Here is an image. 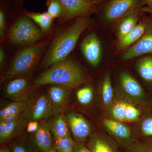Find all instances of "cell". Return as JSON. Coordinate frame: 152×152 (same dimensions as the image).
Listing matches in <instances>:
<instances>
[{
	"instance_id": "cell-34",
	"label": "cell",
	"mask_w": 152,
	"mask_h": 152,
	"mask_svg": "<svg viewBox=\"0 0 152 152\" xmlns=\"http://www.w3.org/2000/svg\"><path fill=\"white\" fill-rule=\"evenodd\" d=\"M39 126V121H31L28 123L27 131L29 133H34L37 130Z\"/></svg>"
},
{
	"instance_id": "cell-24",
	"label": "cell",
	"mask_w": 152,
	"mask_h": 152,
	"mask_svg": "<svg viewBox=\"0 0 152 152\" xmlns=\"http://www.w3.org/2000/svg\"><path fill=\"white\" fill-rule=\"evenodd\" d=\"M102 100L104 105L109 107L111 104L113 98V90L110 74H106L101 87Z\"/></svg>"
},
{
	"instance_id": "cell-25",
	"label": "cell",
	"mask_w": 152,
	"mask_h": 152,
	"mask_svg": "<svg viewBox=\"0 0 152 152\" xmlns=\"http://www.w3.org/2000/svg\"><path fill=\"white\" fill-rule=\"evenodd\" d=\"M28 17L37 23L41 29L44 32H46L50 29L53 24V18L48 12L29 13Z\"/></svg>"
},
{
	"instance_id": "cell-35",
	"label": "cell",
	"mask_w": 152,
	"mask_h": 152,
	"mask_svg": "<svg viewBox=\"0 0 152 152\" xmlns=\"http://www.w3.org/2000/svg\"><path fill=\"white\" fill-rule=\"evenodd\" d=\"M5 27V18L4 13L0 11V37L2 39L4 34Z\"/></svg>"
},
{
	"instance_id": "cell-8",
	"label": "cell",
	"mask_w": 152,
	"mask_h": 152,
	"mask_svg": "<svg viewBox=\"0 0 152 152\" xmlns=\"http://www.w3.org/2000/svg\"><path fill=\"white\" fill-rule=\"evenodd\" d=\"M32 85L24 78H17L12 80L6 86L4 94L14 102L29 101L32 94Z\"/></svg>"
},
{
	"instance_id": "cell-7",
	"label": "cell",
	"mask_w": 152,
	"mask_h": 152,
	"mask_svg": "<svg viewBox=\"0 0 152 152\" xmlns=\"http://www.w3.org/2000/svg\"><path fill=\"white\" fill-rule=\"evenodd\" d=\"M120 83L123 91L128 96L138 101L144 105L151 108L152 98L150 97L140 84L128 73L123 72L120 75Z\"/></svg>"
},
{
	"instance_id": "cell-18",
	"label": "cell",
	"mask_w": 152,
	"mask_h": 152,
	"mask_svg": "<svg viewBox=\"0 0 152 152\" xmlns=\"http://www.w3.org/2000/svg\"><path fill=\"white\" fill-rule=\"evenodd\" d=\"M26 122L23 113L15 121L0 122L1 144L5 143L15 137Z\"/></svg>"
},
{
	"instance_id": "cell-11",
	"label": "cell",
	"mask_w": 152,
	"mask_h": 152,
	"mask_svg": "<svg viewBox=\"0 0 152 152\" xmlns=\"http://www.w3.org/2000/svg\"><path fill=\"white\" fill-rule=\"evenodd\" d=\"M103 123L113 135V139L123 149H126L137 140L134 137L129 128L118 121L105 119L104 120Z\"/></svg>"
},
{
	"instance_id": "cell-38",
	"label": "cell",
	"mask_w": 152,
	"mask_h": 152,
	"mask_svg": "<svg viewBox=\"0 0 152 152\" xmlns=\"http://www.w3.org/2000/svg\"><path fill=\"white\" fill-rule=\"evenodd\" d=\"M144 1L147 7L152 10V0H144Z\"/></svg>"
},
{
	"instance_id": "cell-43",
	"label": "cell",
	"mask_w": 152,
	"mask_h": 152,
	"mask_svg": "<svg viewBox=\"0 0 152 152\" xmlns=\"http://www.w3.org/2000/svg\"><path fill=\"white\" fill-rule=\"evenodd\" d=\"M102 1V0H95V1H96V2L98 1Z\"/></svg>"
},
{
	"instance_id": "cell-33",
	"label": "cell",
	"mask_w": 152,
	"mask_h": 152,
	"mask_svg": "<svg viewBox=\"0 0 152 152\" xmlns=\"http://www.w3.org/2000/svg\"><path fill=\"white\" fill-rule=\"evenodd\" d=\"M73 152H92L85 142H75Z\"/></svg>"
},
{
	"instance_id": "cell-23",
	"label": "cell",
	"mask_w": 152,
	"mask_h": 152,
	"mask_svg": "<svg viewBox=\"0 0 152 152\" xmlns=\"http://www.w3.org/2000/svg\"><path fill=\"white\" fill-rule=\"evenodd\" d=\"M10 152H42L38 149L32 138L23 135L12 142Z\"/></svg>"
},
{
	"instance_id": "cell-15",
	"label": "cell",
	"mask_w": 152,
	"mask_h": 152,
	"mask_svg": "<svg viewBox=\"0 0 152 152\" xmlns=\"http://www.w3.org/2000/svg\"><path fill=\"white\" fill-rule=\"evenodd\" d=\"M72 89L61 85H52L49 87L48 93L51 102L53 115L62 113L69 102Z\"/></svg>"
},
{
	"instance_id": "cell-28",
	"label": "cell",
	"mask_w": 152,
	"mask_h": 152,
	"mask_svg": "<svg viewBox=\"0 0 152 152\" xmlns=\"http://www.w3.org/2000/svg\"><path fill=\"white\" fill-rule=\"evenodd\" d=\"M79 102L83 105H88L92 101L94 92L91 87L87 86L80 89L76 94Z\"/></svg>"
},
{
	"instance_id": "cell-14",
	"label": "cell",
	"mask_w": 152,
	"mask_h": 152,
	"mask_svg": "<svg viewBox=\"0 0 152 152\" xmlns=\"http://www.w3.org/2000/svg\"><path fill=\"white\" fill-rule=\"evenodd\" d=\"M92 152H120L119 145L113 138L104 133L92 134L85 142Z\"/></svg>"
},
{
	"instance_id": "cell-40",
	"label": "cell",
	"mask_w": 152,
	"mask_h": 152,
	"mask_svg": "<svg viewBox=\"0 0 152 152\" xmlns=\"http://www.w3.org/2000/svg\"><path fill=\"white\" fill-rule=\"evenodd\" d=\"M44 152H58V151L53 147L51 148L50 149Z\"/></svg>"
},
{
	"instance_id": "cell-9",
	"label": "cell",
	"mask_w": 152,
	"mask_h": 152,
	"mask_svg": "<svg viewBox=\"0 0 152 152\" xmlns=\"http://www.w3.org/2000/svg\"><path fill=\"white\" fill-rule=\"evenodd\" d=\"M64 8L63 20L88 16L96 11L95 3L87 0H59Z\"/></svg>"
},
{
	"instance_id": "cell-36",
	"label": "cell",
	"mask_w": 152,
	"mask_h": 152,
	"mask_svg": "<svg viewBox=\"0 0 152 152\" xmlns=\"http://www.w3.org/2000/svg\"><path fill=\"white\" fill-rule=\"evenodd\" d=\"M0 148V152H10V147L8 146L5 143L2 144Z\"/></svg>"
},
{
	"instance_id": "cell-1",
	"label": "cell",
	"mask_w": 152,
	"mask_h": 152,
	"mask_svg": "<svg viewBox=\"0 0 152 152\" xmlns=\"http://www.w3.org/2000/svg\"><path fill=\"white\" fill-rule=\"evenodd\" d=\"M88 16L80 17L72 25L57 35L44 60V65L51 66L56 63L67 58L74 50L82 33L89 26Z\"/></svg>"
},
{
	"instance_id": "cell-22",
	"label": "cell",
	"mask_w": 152,
	"mask_h": 152,
	"mask_svg": "<svg viewBox=\"0 0 152 152\" xmlns=\"http://www.w3.org/2000/svg\"><path fill=\"white\" fill-rule=\"evenodd\" d=\"M136 68L142 78L152 90V54L147 55L140 59Z\"/></svg>"
},
{
	"instance_id": "cell-41",
	"label": "cell",
	"mask_w": 152,
	"mask_h": 152,
	"mask_svg": "<svg viewBox=\"0 0 152 152\" xmlns=\"http://www.w3.org/2000/svg\"><path fill=\"white\" fill-rule=\"evenodd\" d=\"M87 1H88L91 2L92 3H96V1L95 0H87Z\"/></svg>"
},
{
	"instance_id": "cell-2",
	"label": "cell",
	"mask_w": 152,
	"mask_h": 152,
	"mask_svg": "<svg viewBox=\"0 0 152 152\" xmlns=\"http://www.w3.org/2000/svg\"><path fill=\"white\" fill-rule=\"evenodd\" d=\"M83 69L73 60L66 58L51 66L34 81L36 86L45 85H61L75 88L87 82Z\"/></svg>"
},
{
	"instance_id": "cell-10",
	"label": "cell",
	"mask_w": 152,
	"mask_h": 152,
	"mask_svg": "<svg viewBox=\"0 0 152 152\" xmlns=\"http://www.w3.org/2000/svg\"><path fill=\"white\" fill-rule=\"evenodd\" d=\"M152 54V17H148L145 32L141 38L122 56L123 60H129L138 57Z\"/></svg>"
},
{
	"instance_id": "cell-37",
	"label": "cell",
	"mask_w": 152,
	"mask_h": 152,
	"mask_svg": "<svg viewBox=\"0 0 152 152\" xmlns=\"http://www.w3.org/2000/svg\"><path fill=\"white\" fill-rule=\"evenodd\" d=\"M5 59V54L2 49L0 50V64L1 65Z\"/></svg>"
},
{
	"instance_id": "cell-27",
	"label": "cell",
	"mask_w": 152,
	"mask_h": 152,
	"mask_svg": "<svg viewBox=\"0 0 152 152\" xmlns=\"http://www.w3.org/2000/svg\"><path fill=\"white\" fill-rule=\"evenodd\" d=\"M75 142L72 137H53V147L58 152H73Z\"/></svg>"
},
{
	"instance_id": "cell-4",
	"label": "cell",
	"mask_w": 152,
	"mask_h": 152,
	"mask_svg": "<svg viewBox=\"0 0 152 152\" xmlns=\"http://www.w3.org/2000/svg\"><path fill=\"white\" fill-rule=\"evenodd\" d=\"M42 37V31L28 17L18 20L13 26L10 34L11 42L15 45H30Z\"/></svg>"
},
{
	"instance_id": "cell-19",
	"label": "cell",
	"mask_w": 152,
	"mask_h": 152,
	"mask_svg": "<svg viewBox=\"0 0 152 152\" xmlns=\"http://www.w3.org/2000/svg\"><path fill=\"white\" fill-rule=\"evenodd\" d=\"M142 10L131 12L123 17L119 21L116 29V35L118 40L132 31L139 22Z\"/></svg>"
},
{
	"instance_id": "cell-5",
	"label": "cell",
	"mask_w": 152,
	"mask_h": 152,
	"mask_svg": "<svg viewBox=\"0 0 152 152\" xmlns=\"http://www.w3.org/2000/svg\"><path fill=\"white\" fill-rule=\"evenodd\" d=\"M145 5L144 0H110L104 7L103 15L107 22L117 21L131 12L142 10Z\"/></svg>"
},
{
	"instance_id": "cell-13",
	"label": "cell",
	"mask_w": 152,
	"mask_h": 152,
	"mask_svg": "<svg viewBox=\"0 0 152 152\" xmlns=\"http://www.w3.org/2000/svg\"><path fill=\"white\" fill-rule=\"evenodd\" d=\"M80 50L90 65L95 67L99 64L102 57V46L96 34L92 33L84 39L81 44Z\"/></svg>"
},
{
	"instance_id": "cell-6",
	"label": "cell",
	"mask_w": 152,
	"mask_h": 152,
	"mask_svg": "<svg viewBox=\"0 0 152 152\" xmlns=\"http://www.w3.org/2000/svg\"><path fill=\"white\" fill-rule=\"evenodd\" d=\"M26 122L45 120L53 115L51 102L48 93L28 104L23 113Z\"/></svg>"
},
{
	"instance_id": "cell-26",
	"label": "cell",
	"mask_w": 152,
	"mask_h": 152,
	"mask_svg": "<svg viewBox=\"0 0 152 152\" xmlns=\"http://www.w3.org/2000/svg\"><path fill=\"white\" fill-rule=\"evenodd\" d=\"M124 150L126 152H152V137L137 139Z\"/></svg>"
},
{
	"instance_id": "cell-12",
	"label": "cell",
	"mask_w": 152,
	"mask_h": 152,
	"mask_svg": "<svg viewBox=\"0 0 152 152\" xmlns=\"http://www.w3.org/2000/svg\"><path fill=\"white\" fill-rule=\"evenodd\" d=\"M66 117L74 140L76 142H86L92 135L88 122L81 115L76 113H70Z\"/></svg>"
},
{
	"instance_id": "cell-29",
	"label": "cell",
	"mask_w": 152,
	"mask_h": 152,
	"mask_svg": "<svg viewBox=\"0 0 152 152\" xmlns=\"http://www.w3.org/2000/svg\"><path fill=\"white\" fill-rule=\"evenodd\" d=\"M127 102L120 101L117 102L112 109L113 117L116 121L120 122H126V109Z\"/></svg>"
},
{
	"instance_id": "cell-31",
	"label": "cell",
	"mask_w": 152,
	"mask_h": 152,
	"mask_svg": "<svg viewBox=\"0 0 152 152\" xmlns=\"http://www.w3.org/2000/svg\"><path fill=\"white\" fill-rule=\"evenodd\" d=\"M141 115L140 110L135 106L127 103L126 109V122H131L139 119Z\"/></svg>"
},
{
	"instance_id": "cell-44",
	"label": "cell",
	"mask_w": 152,
	"mask_h": 152,
	"mask_svg": "<svg viewBox=\"0 0 152 152\" xmlns=\"http://www.w3.org/2000/svg\"><path fill=\"white\" fill-rule=\"evenodd\" d=\"M151 108H152V106Z\"/></svg>"
},
{
	"instance_id": "cell-39",
	"label": "cell",
	"mask_w": 152,
	"mask_h": 152,
	"mask_svg": "<svg viewBox=\"0 0 152 152\" xmlns=\"http://www.w3.org/2000/svg\"><path fill=\"white\" fill-rule=\"evenodd\" d=\"M142 10L145 12L149 13L152 15V10L148 7H144L142 9Z\"/></svg>"
},
{
	"instance_id": "cell-32",
	"label": "cell",
	"mask_w": 152,
	"mask_h": 152,
	"mask_svg": "<svg viewBox=\"0 0 152 152\" xmlns=\"http://www.w3.org/2000/svg\"><path fill=\"white\" fill-rule=\"evenodd\" d=\"M150 115L145 118L141 123L140 138L152 137V115Z\"/></svg>"
},
{
	"instance_id": "cell-3",
	"label": "cell",
	"mask_w": 152,
	"mask_h": 152,
	"mask_svg": "<svg viewBox=\"0 0 152 152\" xmlns=\"http://www.w3.org/2000/svg\"><path fill=\"white\" fill-rule=\"evenodd\" d=\"M43 51L44 47L41 46L29 47L20 50L6 72V77L12 78L32 71L38 64Z\"/></svg>"
},
{
	"instance_id": "cell-42",
	"label": "cell",
	"mask_w": 152,
	"mask_h": 152,
	"mask_svg": "<svg viewBox=\"0 0 152 152\" xmlns=\"http://www.w3.org/2000/svg\"><path fill=\"white\" fill-rule=\"evenodd\" d=\"M120 152H126V151H125L124 149V151H122V150H121V151H120Z\"/></svg>"
},
{
	"instance_id": "cell-20",
	"label": "cell",
	"mask_w": 152,
	"mask_h": 152,
	"mask_svg": "<svg viewBox=\"0 0 152 152\" xmlns=\"http://www.w3.org/2000/svg\"><path fill=\"white\" fill-rule=\"evenodd\" d=\"M48 124L53 137H71L66 117L62 113L55 115Z\"/></svg>"
},
{
	"instance_id": "cell-16",
	"label": "cell",
	"mask_w": 152,
	"mask_h": 152,
	"mask_svg": "<svg viewBox=\"0 0 152 152\" xmlns=\"http://www.w3.org/2000/svg\"><path fill=\"white\" fill-rule=\"evenodd\" d=\"M148 22V17L139 21L136 27L121 39L118 40L116 47L118 50H125L132 46L141 38L145 32Z\"/></svg>"
},
{
	"instance_id": "cell-21",
	"label": "cell",
	"mask_w": 152,
	"mask_h": 152,
	"mask_svg": "<svg viewBox=\"0 0 152 152\" xmlns=\"http://www.w3.org/2000/svg\"><path fill=\"white\" fill-rule=\"evenodd\" d=\"M29 101L15 102L9 104L1 110L0 122H10L18 118L26 107Z\"/></svg>"
},
{
	"instance_id": "cell-30",
	"label": "cell",
	"mask_w": 152,
	"mask_h": 152,
	"mask_svg": "<svg viewBox=\"0 0 152 152\" xmlns=\"http://www.w3.org/2000/svg\"><path fill=\"white\" fill-rule=\"evenodd\" d=\"M47 6V12L53 18L62 16L64 14V8L59 0H48Z\"/></svg>"
},
{
	"instance_id": "cell-17",
	"label": "cell",
	"mask_w": 152,
	"mask_h": 152,
	"mask_svg": "<svg viewBox=\"0 0 152 152\" xmlns=\"http://www.w3.org/2000/svg\"><path fill=\"white\" fill-rule=\"evenodd\" d=\"M39 121V128L32 139L38 149L44 152L53 148V137L48 123L45 120Z\"/></svg>"
}]
</instances>
